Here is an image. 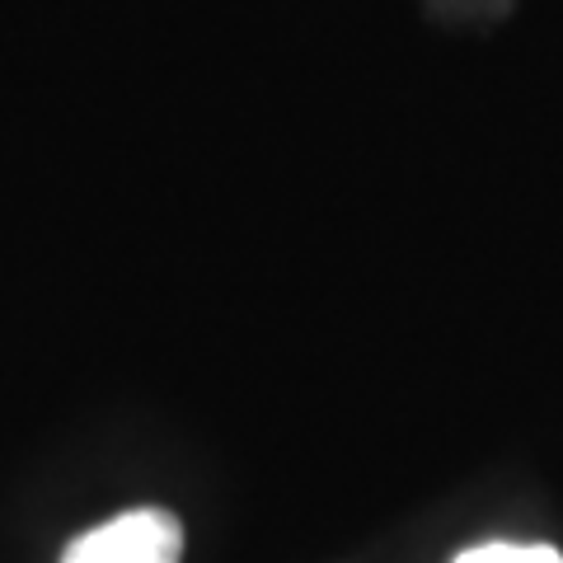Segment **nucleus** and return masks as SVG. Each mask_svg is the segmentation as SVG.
Returning a JSON list of instances; mask_svg holds the SVG:
<instances>
[{"label": "nucleus", "instance_id": "nucleus-1", "mask_svg": "<svg viewBox=\"0 0 563 563\" xmlns=\"http://www.w3.org/2000/svg\"><path fill=\"white\" fill-rule=\"evenodd\" d=\"M179 559H184V526L169 512H155V507L122 512L95 526L62 554V563H179Z\"/></svg>", "mask_w": 563, "mask_h": 563}, {"label": "nucleus", "instance_id": "nucleus-2", "mask_svg": "<svg viewBox=\"0 0 563 563\" xmlns=\"http://www.w3.org/2000/svg\"><path fill=\"white\" fill-rule=\"evenodd\" d=\"M455 563H563V554L550 544H479Z\"/></svg>", "mask_w": 563, "mask_h": 563}]
</instances>
